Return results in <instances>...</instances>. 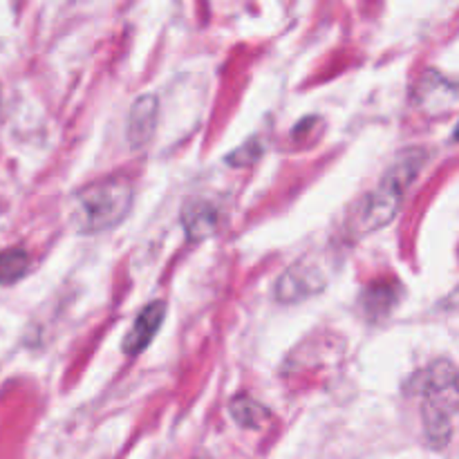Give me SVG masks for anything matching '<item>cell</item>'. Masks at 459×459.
I'll return each instance as SVG.
<instances>
[{"mask_svg":"<svg viewBox=\"0 0 459 459\" xmlns=\"http://www.w3.org/2000/svg\"><path fill=\"white\" fill-rule=\"evenodd\" d=\"M424 164V148H406V151L399 152L393 166L385 170L379 186L368 193V195H363L354 204V209L350 211L348 231L354 238H361L368 236V233L379 231L381 227L393 222L397 218L399 209H402L403 193L411 188V184L421 173Z\"/></svg>","mask_w":459,"mask_h":459,"instance_id":"cell-1","label":"cell"},{"mask_svg":"<svg viewBox=\"0 0 459 459\" xmlns=\"http://www.w3.org/2000/svg\"><path fill=\"white\" fill-rule=\"evenodd\" d=\"M421 420L424 435L433 448H446L453 437V420L457 415L459 388L457 368L448 359L433 361L420 375Z\"/></svg>","mask_w":459,"mask_h":459,"instance_id":"cell-2","label":"cell"},{"mask_svg":"<svg viewBox=\"0 0 459 459\" xmlns=\"http://www.w3.org/2000/svg\"><path fill=\"white\" fill-rule=\"evenodd\" d=\"M134 191L130 179L106 178L76 193L72 222L81 233H99L124 222L133 209Z\"/></svg>","mask_w":459,"mask_h":459,"instance_id":"cell-3","label":"cell"},{"mask_svg":"<svg viewBox=\"0 0 459 459\" xmlns=\"http://www.w3.org/2000/svg\"><path fill=\"white\" fill-rule=\"evenodd\" d=\"M325 285L327 282L321 267L307 263H296L294 267H290L278 278L276 287H273V296L281 303H299V300L318 294Z\"/></svg>","mask_w":459,"mask_h":459,"instance_id":"cell-4","label":"cell"},{"mask_svg":"<svg viewBox=\"0 0 459 459\" xmlns=\"http://www.w3.org/2000/svg\"><path fill=\"white\" fill-rule=\"evenodd\" d=\"M166 316V303L164 300H152L146 307L139 312V316L134 318L133 327L128 330L124 339V352L128 357H134V354H142L143 350L151 345V341L155 339V334L160 332L161 323H164Z\"/></svg>","mask_w":459,"mask_h":459,"instance_id":"cell-5","label":"cell"},{"mask_svg":"<svg viewBox=\"0 0 459 459\" xmlns=\"http://www.w3.org/2000/svg\"><path fill=\"white\" fill-rule=\"evenodd\" d=\"M157 112H160V101L155 94H142L133 103L128 115V143L130 148L148 146L157 128Z\"/></svg>","mask_w":459,"mask_h":459,"instance_id":"cell-6","label":"cell"},{"mask_svg":"<svg viewBox=\"0 0 459 459\" xmlns=\"http://www.w3.org/2000/svg\"><path fill=\"white\" fill-rule=\"evenodd\" d=\"M417 101L429 112L453 110L457 103L455 83L435 70L426 72V76L420 83V99Z\"/></svg>","mask_w":459,"mask_h":459,"instance_id":"cell-7","label":"cell"},{"mask_svg":"<svg viewBox=\"0 0 459 459\" xmlns=\"http://www.w3.org/2000/svg\"><path fill=\"white\" fill-rule=\"evenodd\" d=\"M182 224L188 240L200 242L215 231V224H218V211H215L209 202L195 200L191 202V204L184 206Z\"/></svg>","mask_w":459,"mask_h":459,"instance_id":"cell-8","label":"cell"},{"mask_svg":"<svg viewBox=\"0 0 459 459\" xmlns=\"http://www.w3.org/2000/svg\"><path fill=\"white\" fill-rule=\"evenodd\" d=\"M229 411H231L233 421H236L238 426L249 430H258L260 426L272 417V412H269L263 403H258L251 397H236L231 402V406H229Z\"/></svg>","mask_w":459,"mask_h":459,"instance_id":"cell-9","label":"cell"},{"mask_svg":"<svg viewBox=\"0 0 459 459\" xmlns=\"http://www.w3.org/2000/svg\"><path fill=\"white\" fill-rule=\"evenodd\" d=\"M30 269V255L25 249L0 251V285H12L21 281Z\"/></svg>","mask_w":459,"mask_h":459,"instance_id":"cell-10","label":"cell"},{"mask_svg":"<svg viewBox=\"0 0 459 459\" xmlns=\"http://www.w3.org/2000/svg\"><path fill=\"white\" fill-rule=\"evenodd\" d=\"M361 300L368 307V314H370V316H379V314L390 312V307L397 303V296H394L393 287L375 285V287H368V290L363 291Z\"/></svg>","mask_w":459,"mask_h":459,"instance_id":"cell-11","label":"cell"},{"mask_svg":"<svg viewBox=\"0 0 459 459\" xmlns=\"http://www.w3.org/2000/svg\"><path fill=\"white\" fill-rule=\"evenodd\" d=\"M260 155H263V146H260L255 139H251L249 143H245V146H240L238 151H233L231 155L227 157V161L231 166H249L254 164Z\"/></svg>","mask_w":459,"mask_h":459,"instance_id":"cell-12","label":"cell"}]
</instances>
